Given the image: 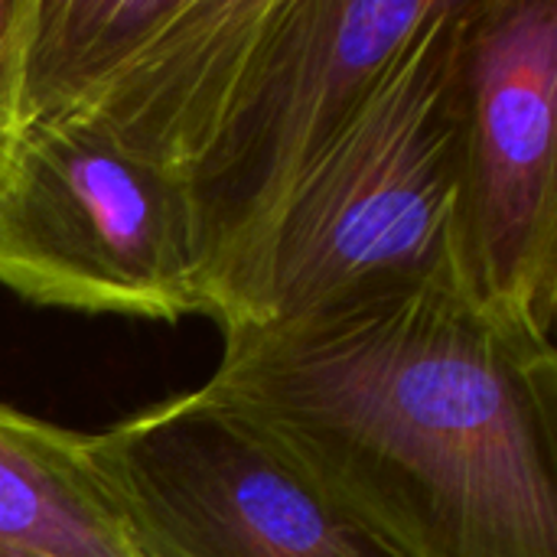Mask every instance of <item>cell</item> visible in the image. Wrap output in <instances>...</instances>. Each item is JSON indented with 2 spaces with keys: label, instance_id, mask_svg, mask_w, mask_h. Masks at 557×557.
<instances>
[{
  "label": "cell",
  "instance_id": "cell-7",
  "mask_svg": "<svg viewBox=\"0 0 557 557\" xmlns=\"http://www.w3.org/2000/svg\"><path fill=\"white\" fill-rule=\"evenodd\" d=\"M460 248L470 290L552 339L557 313V0H467Z\"/></svg>",
  "mask_w": 557,
  "mask_h": 557
},
{
  "label": "cell",
  "instance_id": "cell-9",
  "mask_svg": "<svg viewBox=\"0 0 557 557\" xmlns=\"http://www.w3.org/2000/svg\"><path fill=\"white\" fill-rule=\"evenodd\" d=\"M26 0H0V186L20 140V49Z\"/></svg>",
  "mask_w": 557,
  "mask_h": 557
},
{
  "label": "cell",
  "instance_id": "cell-10",
  "mask_svg": "<svg viewBox=\"0 0 557 557\" xmlns=\"http://www.w3.org/2000/svg\"><path fill=\"white\" fill-rule=\"evenodd\" d=\"M0 557H46V555H33V552H16V548H3V545H0Z\"/></svg>",
  "mask_w": 557,
  "mask_h": 557
},
{
  "label": "cell",
  "instance_id": "cell-1",
  "mask_svg": "<svg viewBox=\"0 0 557 557\" xmlns=\"http://www.w3.org/2000/svg\"><path fill=\"white\" fill-rule=\"evenodd\" d=\"M222 336L199 392L401 557H557L555 343L460 274Z\"/></svg>",
  "mask_w": 557,
  "mask_h": 557
},
{
  "label": "cell",
  "instance_id": "cell-6",
  "mask_svg": "<svg viewBox=\"0 0 557 557\" xmlns=\"http://www.w3.org/2000/svg\"><path fill=\"white\" fill-rule=\"evenodd\" d=\"M137 557H401L199 388L88 434Z\"/></svg>",
  "mask_w": 557,
  "mask_h": 557
},
{
  "label": "cell",
  "instance_id": "cell-4",
  "mask_svg": "<svg viewBox=\"0 0 557 557\" xmlns=\"http://www.w3.org/2000/svg\"><path fill=\"white\" fill-rule=\"evenodd\" d=\"M0 284L29 304L209 317L189 183L72 124H23L0 186Z\"/></svg>",
  "mask_w": 557,
  "mask_h": 557
},
{
  "label": "cell",
  "instance_id": "cell-5",
  "mask_svg": "<svg viewBox=\"0 0 557 557\" xmlns=\"http://www.w3.org/2000/svg\"><path fill=\"white\" fill-rule=\"evenodd\" d=\"M441 0H277L189 193L215 317L281 206Z\"/></svg>",
  "mask_w": 557,
  "mask_h": 557
},
{
  "label": "cell",
  "instance_id": "cell-8",
  "mask_svg": "<svg viewBox=\"0 0 557 557\" xmlns=\"http://www.w3.org/2000/svg\"><path fill=\"white\" fill-rule=\"evenodd\" d=\"M0 545L46 557H137L75 434L0 405Z\"/></svg>",
  "mask_w": 557,
  "mask_h": 557
},
{
  "label": "cell",
  "instance_id": "cell-3",
  "mask_svg": "<svg viewBox=\"0 0 557 557\" xmlns=\"http://www.w3.org/2000/svg\"><path fill=\"white\" fill-rule=\"evenodd\" d=\"M277 0H26L20 121L85 127L189 183Z\"/></svg>",
  "mask_w": 557,
  "mask_h": 557
},
{
  "label": "cell",
  "instance_id": "cell-2",
  "mask_svg": "<svg viewBox=\"0 0 557 557\" xmlns=\"http://www.w3.org/2000/svg\"><path fill=\"white\" fill-rule=\"evenodd\" d=\"M463 7L467 0H441L385 65L307 166L212 320H294L362 294L463 277Z\"/></svg>",
  "mask_w": 557,
  "mask_h": 557
}]
</instances>
